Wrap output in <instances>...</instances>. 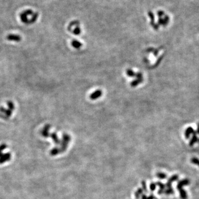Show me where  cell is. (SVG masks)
Returning <instances> with one entry per match:
<instances>
[{
  "label": "cell",
  "instance_id": "1",
  "mask_svg": "<svg viewBox=\"0 0 199 199\" xmlns=\"http://www.w3.org/2000/svg\"><path fill=\"white\" fill-rule=\"evenodd\" d=\"M39 16L38 12H34L33 10L28 9L20 13V17L21 21L24 24H31L35 23Z\"/></svg>",
  "mask_w": 199,
  "mask_h": 199
},
{
  "label": "cell",
  "instance_id": "2",
  "mask_svg": "<svg viewBox=\"0 0 199 199\" xmlns=\"http://www.w3.org/2000/svg\"><path fill=\"white\" fill-rule=\"evenodd\" d=\"M7 105L8 108L7 110L3 107H0V116L3 119H8L10 117L13 112V111L15 109V104L12 101H8Z\"/></svg>",
  "mask_w": 199,
  "mask_h": 199
},
{
  "label": "cell",
  "instance_id": "3",
  "mask_svg": "<svg viewBox=\"0 0 199 199\" xmlns=\"http://www.w3.org/2000/svg\"><path fill=\"white\" fill-rule=\"evenodd\" d=\"M70 140V136L68 135H63L62 141L61 143V148L60 149V153H63L65 151V150L67 149V147H68V143H69V141Z\"/></svg>",
  "mask_w": 199,
  "mask_h": 199
},
{
  "label": "cell",
  "instance_id": "4",
  "mask_svg": "<svg viewBox=\"0 0 199 199\" xmlns=\"http://www.w3.org/2000/svg\"><path fill=\"white\" fill-rule=\"evenodd\" d=\"M11 158V154L10 153H7L2 154L0 156V164H2L5 162L10 160Z\"/></svg>",
  "mask_w": 199,
  "mask_h": 199
},
{
  "label": "cell",
  "instance_id": "5",
  "mask_svg": "<svg viewBox=\"0 0 199 199\" xmlns=\"http://www.w3.org/2000/svg\"><path fill=\"white\" fill-rule=\"evenodd\" d=\"M7 40L10 41H20L21 40V37L18 34H10L7 36Z\"/></svg>",
  "mask_w": 199,
  "mask_h": 199
},
{
  "label": "cell",
  "instance_id": "6",
  "mask_svg": "<svg viewBox=\"0 0 199 199\" xmlns=\"http://www.w3.org/2000/svg\"><path fill=\"white\" fill-rule=\"evenodd\" d=\"M190 184V180L187 179H184L183 180H180L178 181L177 186V188L178 190H179L181 188H183V186L188 185Z\"/></svg>",
  "mask_w": 199,
  "mask_h": 199
},
{
  "label": "cell",
  "instance_id": "7",
  "mask_svg": "<svg viewBox=\"0 0 199 199\" xmlns=\"http://www.w3.org/2000/svg\"><path fill=\"white\" fill-rule=\"evenodd\" d=\"M179 179V176L178 175H174L172 176V177H170L169 179H168V181L167 182V184L165 185V187H172V183L173 182H174Z\"/></svg>",
  "mask_w": 199,
  "mask_h": 199
},
{
  "label": "cell",
  "instance_id": "8",
  "mask_svg": "<svg viewBox=\"0 0 199 199\" xmlns=\"http://www.w3.org/2000/svg\"><path fill=\"white\" fill-rule=\"evenodd\" d=\"M197 142H198V137L197 136L196 131H195L193 133V137H192L190 140L189 142V145H190V146H193V145L195 144Z\"/></svg>",
  "mask_w": 199,
  "mask_h": 199
},
{
  "label": "cell",
  "instance_id": "9",
  "mask_svg": "<svg viewBox=\"0 0 199 199\" xmlns=\"http://www.w3.org/2000/svg\"><path fill=\"white\" fill-rule=\"evenodd\" d=\"M195 131V130L193 129V127H189L186 129V130L185 131V137L186 139H189L191 135H193V133H194V132Z\"/></svg>",
  "mask_w": 199,
  "mask_h": 199
},
{
  "label": "cell",
  "instance_id": "10",
  "mask_svg": "<svg viewBox=\"0 0 199 199\" xmlns=\"http://www.w3.org/2000/svg\"><path fill=\"white\" fill-rule=\"evenodd\" d=\"M50 128V126L49 125H46V126L44 127L43 129L41 131V135H42L44 137H48L49 136L50 134L49 133V129Z\"/></svg>",
  "mask_w": 199,
  "mask_h": 199
},
{
  "label": "cell",
  "instance_id": "11",
  "mask_svg": "<svg viewBox=\"0 0 199 199\" xmlns=\"http://www.w3.org/2000/svg\"><path fill=\"white\" fill-rule=\"evenodd\" d=\"M180 193V198L181 199H187V194L186 191L183 188L178 190Z\"/></svg>",
  "mask_w": 199,
  "mask_h": 199
},
{
  "label": "cell",
  "instance_id": "12",
  "mask_svg": "<svg viewBox=\"0 0 199 199\" xmlns=\"http://www.w3.org/2000/svg\"><path fill=\"white\" fill-rule=\"evenodd\" d=\"M156 185H157L159 187V188H160L158 191V194H161L164 193V190H165V185H164L163 183H161V182H157Z\"/></svg>",
  "mask_w": 199,
  "mask_h": 199
},
{
  "label": "cell",
  "instance_id": "13",
  "mask_svg": "<svg viewBox=\"0 0 199 199\" xmlns=\"http://www.w3.org/2000/svg\"><path fill=\"white\" fill-rule=\"evenodd\" d=\"M49 136L52 138V139L54 140V143L57 144H59L60 143V141L58 137L57 134L55 133H53L52 135H49Z\"/></svg>",
  "mask_w": 199,
  "mask_h": 199
},
{
  "label": "cell",
  "instance_id": "14",
  "mask_svg": "<svg viewBox=\"0 0 199 199\" xmlns=\"http://www.w3.org/2000/svg\"><path fill=\"white\" fill-rule=\"evenodd\" d=\"M60 153V149L58 148H57V147H55V148H54L52 149V150H50V154L51 156H57V155L59 154Z\"/></svg>",
  "mask_w": 199,
  "mask_h": 199
},
{
  "label": "cell",
  "instance_id": "15",
  "mask_svg": "<svg viewBox=\"0 0 199 199\" xmlns=\"http://www.w3.org/2000/svg\"><path fill=\"white\" fill-rule=\"evenodd\" d=\"M143 190L142 188H139L138 189L137 191L135 193V197L136 199H139V198L141 196H142L143 195Z\"/></svg>",
  "mask_w": 199,
  "mask_h": 199
},
{
  "label": "cell",
  "instance_id": "16",
  "mask_svg": "<svg viewBox=\"0 0 199 199\" xmlns=\"http://www.w3.org/2000/svg\"><path fill=\"white\" fill-rule=\"evenodd\" d=\"M164 193L165 194H166V195H171V194H174V190H173V189L172 187H168L167 189L165 190H164Z\"/></svg>",
  "mask_w": 199,
  "mask_h": 199
},
{
  "label": "cell",
  "instance_id": "17",
  "mask_svg": "<svg viewBox=\"0 0 199 199\" xmlns=\"http://www.w3.org/2000/svg\"><path fill=\"white\" fill-rule=\"evenodd\" d=\"M157 177L159 179H165L166 178V175L165 174V173H158L157 174Z\"/></svg>",
  "mask_w": 199,
  "mask_h": 199
},
{
  "label": "cell",
  "instance_id": "18",
  "mask_svg": "<svg viewBox=\"0 0 199 199\" xmlns=\"http://www.w3.org/2000/svg\"><path fill=\"white\" fill-rule=\"evenodd\" d=\"M191 162L194 164L198 165L199 166V159L196 157H193L191 159Z\"/></svg>",
  "mask_w": 199,
  "mask_h": 199
},
{
  "label": "cell",
  "instance_id": "19",
  "mask_svg": "<svg viewBox=\"0 0 199 199\" xmlns=\"http://www.w3.org/2000/svg\"><path fill=\"white\" fill-rule=\"evenodd\" d=\"M7 147V145L6 144H2L1 145H0V156H1V155L3 154L2 153V152H3V150L6 149Z\"/></svg>",
  "mask_w": 199,
  "mask_h": 199
},
{
  "label": "cell",
  "instance_id": "20",
  "mask_svg": "<svg viewBox=\"0 0 199 199\" xmlns=\"http://www.w3.org/2000/svg\"><path fill=\"white\" fill-rule=\"evenodd\" d=\"M150 189L151 190V191H153L155 190V189H156V184L155 183H152L150 185Z\"/></svg>",
  "mask_w": 199,
  "mask_h": 199
},
{
  "label": "cell",
  "instance_id": "21",
  "mask_svg": "<svg viewBox=\"0 0 199 199\" xmlns=\"http://www.w3.org/2000/svg\"><path fill=\"white\" fill-rule=\"evenodd\" d=\"M72 44L74 47H79L80 44V43H79V42H78L76 40L75 41H73V43H72Z\"/></svg>",
  "mask_w": 199,
  "mask_h": 199
},
{
  "label": "cell",
  "instance_id": "22",
  "mask_svg": "<svg viewBox=\"0 0 199 199\" xmlns=\"http://www.w3.org/2000/svg\"><path fill=\"white\" fill-rule=\"evenodd\" d=\"M142 185H143V190H144L145 191H146V192H147V187H146V186H145V185H146V184H145V182H144V181H143V182H142Z\"/></svg>",
  "mask_w": 199,
  "mask_h": 199
},
{
  "label": "cell",
  "instance_id": "23",
  "mask_svg": "<svg viewBox=\"0 0 199 199\" xmlns=\"http://www.w3.org/2000/svg\"><path fill=\"white\" fill-rule=\"evenodd\" d=\"M196 131V133H197V134H198V135H199V123L198 124L197 131ZM198 142H199V138H198Z\"/></svg>",
  "mask_w": 199,
  "mask_h": 199
},
{
  "label": "cell",
  "instance_id": "24",
  "mask_svg": "<svg viewBox=\"0 0 199 199\" xmlns=\"http://www.w3.org/2000/svg\"><path fill=\"white\" fill-rule=\"evenodd\" d=\"M141 199H147V197L145 195H143L142 196V198H141Z\"/></svg>",
  "mask_w": 199,
  "mask_h": 199
}]
</instances>
